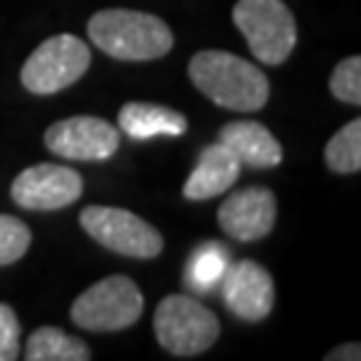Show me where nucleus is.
Listing matches in <instances>:
<instances>
[{"instance_id":"9d476101","label":"nucleus","mask_w":361,"mask_h":361,"mask_svg":"<svg viewBox=\"0 0 361 361\" xmlns=\"http://www.w3.org/2000/svg\"><path fill=\"white\" fill-rule=\"evenodd\" d=\"M276 214H279V204L276 195L268 188H244L238 193L228 195L217 209L219 228L231 235L233 241L241 244H252L265 238L276 225Z\"/></svg>"},{"instance_id":"a211bd4d","label":"nucleus","mask_w":361,"mask_h":361,"mask_svg":"<svg viewBox=\"0 0 361 361\" xmlns=\"http://www.w3.org/2000/svg\"><path fill=\"white\" fill-rule=\"evenodd\" d=\"M32 244V233L27 222L11 214H0V265H11L27 255Z\"/></svg>"},{"instance_id":"4468645a","label":"nucleus","mask_w":361,"mask_h":361,"mask_svg":"<svg viewBox=\"0 0 361 361\" xmlns=\"http://www.w3.org/2000/svg\"><path fill=\"white\" fill-rule=\"evenodd\" d=\"M118 126L131 140H153V137H182L188 121L182 113L150 102H129L118 113Z\"/></svg>"},{"instance_id":"423d86ee","label":"nucleus","mask_w":361,"mask_h":361,"mask_svg":"<svg viewBox=\"0 0 361 361\" xmlns=\"http://www.w3.org/2000/svg\"><path fill=\"white\" fill-rule=\"evenodd\" d=\"M91 65V49L75 35H54L27 56L22 86L30 94H59L70 89Z\"/></svg>"},{"instance_id":"39448f33","label":"nucleus","mask_w":361,"mask_h":361,"mask_svg":"<svg viewBox=\"0 0 361 361\" xmlns=\"http://www.w3.org/2000/svg\"><path fill=\"white\" fill-rule=\"evenodd\" d=\"M142 308V292L129 276H107L73 302L70 319L91 332H121L140 322Z\"/></svg>"},{"instance_id":"20e7f679","label":"nucleus","mask_w":361,"mask_h":361,"mask_svg":"<svg viewBox=\"0 0 361 361\" xmlns=\"http://www.w3.org/2000/svg\"><path fill=\"white\" fill-rule=\"evenodd\" d=\"M233 22L262 65H281L295 51L297 25L284 0H238Z\"/></svg>"},{"instance_id":"2eb2a0df","label":"nucleus","mask_w":361,"mask_h":361,"mask_svg":"<svg viewBox=\"0 0 361 361\" xmlns=\"http://www.w3.org/2000/svg\"><path fill=\"white\" fill-rule=\"evenodd\" d=\"M27 361H89L91 350L83 340L67 335L59 326H40L30 335Z\"/></svg>"},{"instance_id":"0eeeda50","label":"nucleus","mask_w":361,"mask_h":361,"mask_svg":"<svg viewBox=\"0 0 361 361\" xmlns=\"http://www.w3.org/2000/svg\"><path fill=\"white\" fill-rule=\"evenodd\" d=\"M80 225L97 244L134 259H153L164 252V235L134 212L118 207H86Z\"/></svg>"},{"instance_id":"1a4fd4ad","label":"nucleus","mask_w":361,"mask_h":361,"mask_svg":"<svg viewBox=\"0 0 361 361\" xmlns=\"http://www.w3.org/2000/svg\"><path fill=\"white\" fill-rule=\"evenodd\" d=\"M83 193V177L75 169L59 164H38L25 169L11 185L16 207L32 212H54L75 204Z\"/></svg>"},{"instance_id":"6e6552de","label":"nucleus","mask_w":361,"mask_h":361,"mask_svg":"<svg viewBox=\"0 0 361 361\" xmlns=\"http://www.w3.org/2000/svg\"><path fill=\"white\" fill-rule=\"evenodd\" d=\"M121 137L113 123L97 116H73L46 129V147L59 158L107 161L118 153Z\"/></svg>"},{"instance_id":"7ed1b4c3","label":"nucleus","mask_w":361,"mask_h":361,"mask_svg":"<svg viewBox=\"0 0 361 361\" xmlns=\"http://www.w3.org/2000/svg\"><path fill=\"white\" fill-rule=\"evenodd\" d=\"M155 340L171 356H198L219 337V322L209 308L188 295H169L158 302L153 316Z\"/></svg>"},{"instance_id":"f3484780","label":"nucleus","mask_w":361,"mask_h":361,"mask_svg":"<svg viewBox=\"0 0 361 361\" xmlns=\"http://www.w3.org/2000/svg\"><path fill=\"white\" fill-rule=\"evenodd\" d=\"M326 166L337 174H356L361 169V121H350L324 147Z\"/></svg>"},{"instance_id":"aec40b11","label":"nucleus","mask_w":361,"mask_h":361,"mask_svg":"<svg viewBox=\"0 0 361 361\" xmlns=\"http://www.w3.org/2000/svg\"><path fill=\"white\" fill-rule=\"evenodd\" d=\"M19 319L11 305L0 302V361L19 359Z\"/></svg>"},{"instance_id":"f257e3e1","label":"nucleus","mask_w":361,"mask_h":361,"mask_svg":"<svg viewBox=\"0 0 361 361\" xmlns=\"http://www.w3.org/2000/svg\"><path fill=\"white\" fill-rule=\"evenodd\" d=\"M188 75L207 99L235 113H255L271 97L265 73L231 51H198L188 65Z\"/></svg>"},{"instance_id":"6ab92c4d","label":"nucleus","mask_w":361,"mask_h":361,"mask_svg":"<svg viewBox=\"0 0 361 361\" xmlns=\"http://www.w3.org/2000/svg\"><path fill=\"white\" fill-rule=\"evenodd\" d=\"M329 91L335 94L340 102L361 104V56H348L335 67V73L329 78Z\"/></svg>"},{"instance_id":"f03ea898","label":"nucleus","mask_w":361,"mask_h":361,"mask_svg":"<svg viewBox=\"0 0 361 361\" xmlns=\"http://www.w3.org/2000/svg\"><path fill=\"white\" fill-rule=\"evenodd\" d=\"M91 43L123 62L161 59L171 51L174 35L164 19L131 8H104L89 19Z\"/></svg>"},{"instance_id":"dca6fc26","label":"nucleus","mask_w":361,"mask_h":361,"mask_svg":"<svg viewBox=\"0 0 361 361\" xmlns=\"http://www.w3.org/2000/svg\"><path fill=\"white\" fill-rule=\"evenodd\" d=\"M228 265H231L228 249H222L214 241H207V244L198 246L193 255H190V259H188V281L198 292L201 289L209 292V289H214L222 281Z\"/></svg>"},{"instance_id":"ddd939ff","label":"nucleus","mask_w":361,"mask_h":361,"mask_svg":"<svg viewBox=\"0 0 361 361\" xmlns=\"http://www.w3.org/2000/svg\"><path fill=\"white\" fill-rule=\"evenodd\" d=\"M219 142L241 161V166L273 169L284 158L279 140L257 121H233L228 126H222Z\"/></svg>"},{"instance_id":"f8f14e48","label":"nucleus","mask_w":361,"mask_h":361,"mask_svg":"<svg viewBox=\"0 0 361 361\" xmlns=\"http://www.w3.org/2000/svg\"><path fill=\"white\" fill-rule=\"evenodd\" d=\"M238 174H241V161L217 140L201 150L193 174L182 188V195L188 201H209L214 195L228 193L238 180Z\"/></svg>"},{"instance_id":"412c9836","label":"nucleus","mask_w":361,"mask_h":361,"mask_svg":"<svg viewBox=\"0 0 361 361\" xmlns=\"http://www.w3.org/2000/svg\"><path fill=\"white\" fill-rule=\"evenodd\" d=\"M359 350H361L359 343H353V345H340L337 350H329V353H326V361H348V359L359 361L361 359Z\"/></svg>"},{"instance_id":"9b49d317","label":"nucleus","mask_w":361,"mask_h":361,"mask_svg":"<svg viewBox=\"0 0 361 361\" xmlns=\"http://www.w3.org/2000/svg\"><path fill=\"white\" fill-rule=\"evenodd\" d=\"M222 297L233 316L244 322H262L268 319L276 302V286L271 273L255 259H241L228 265L222 276Z\"/></svg>"}]
</instances>
